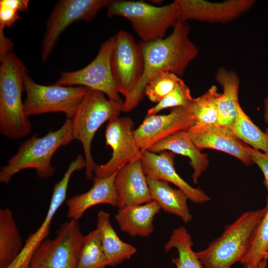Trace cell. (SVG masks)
Instances as JSON below:
<instances>
[{
	"instance_id": "1",
	"label": "cell",
	"mask_w": 268,
	"mask_h": 268,
	"mask_svg": "<svg viewBox=\"0 0 268 268\" xmlns=\"http://www.w3.org/2000/svg\"><path fill=\"white\" fill-rule=\"evenodd\" d=\"M190 32L188 23L178 20L168 37L149 43H138L144 59V71L137 85L125 99L123 112H130L138 106L146 85L157 74L168 71L179 77L184 75L199 53V49L189 38Z\"/></svg>"
},
{
	"instance_id": "2",
	"label": "cell",
	"mask_w": 268,
	"mask_h": 268,
	"mask_svg": "<svg viewBox=\"0 0 268 268\" xmlns=\"http://www.w3.org/2000/svg\"><path fill=\"white\" fill-rule=\"evenodd\" d=\"M73 140L71 119L67 118L59 129L49 131L43 136L35 134L23 142L7 164L1 167L0 183H9L15 174L28 168L35 169L40 179L51 177L56 170L51 164L53 155Z\"/></svg>"
},
{
	"instance_id": "3",
	"label": "cell",
	"mask_w": 268,
	"mask_h": 268,
	"mask_svg": "<svg viewBox=\"0 0 268 268\" xmlns=\"http://www.w3.org/2000/svg\"><path fill=\"white\" fill-rule=\"evenodd\" d=\"M0 63V132L7 138H20L29 134L32 129L22 101L26 69L22 61L11 52Z\"/></svg>"
},
{
	"instance_id": "4",
	"label": "cell",
	"mask_w": 268,
	"mask_h": 268,
	"mask_svg": "<svg viewBox=\"0 0 268 268\" xmlns=\"http://www.w3.org/2000/svg\"><path fill=\"white\" fill-rule=\"evenodd\" d=\"M265 207L245 212L225 226L222 234L207 248L196 252L205 268H230L244 258L251 247Z\"/></svg>"
},
{
	"instance_id": "5",
	"label": "cell",
	"mask_w": 268,
	"mask_h": 268,
	"mask_svg": "<svg viewBox=\"0 0 268 268\" xmlns=\"http://www.w3.org/2000/svg\"><path fill=\"white\" fill-rule=\"evenodd\" d=\"M177 0L164 6L142 0H111L107 6L108 17L121 16L131 22L133 30L144 43L165 38V34L178 21Z\"/></svg>"
},
{
	"instance_id": "6",
	"label": "cell",
	"mask_w": 268,
	"mask_h": 268,
	"mask_svg": "<svg viewBox=\"0 0 268 268\" xmlns=\"http://www.w3.org/2000/svg\"><path fill=\"white\" fill-rule=\"evenodd\" d=\"M99 91L88 89L71 119L72 132L74 139L81 143L86 162V179H93L96 164L91 155V143L100 127L106 121L119 117L123 112V103L107 98Z\"/></svg>"
},
{
	"instance_id": "7",
	"label": "cell",
	"mask_w": 268,
	"mask_h": 268,
	"mask_svg": "<svg viewBox=\"0 0 268 268\" xmlns=\"http://www.w3.org/2000/svg\"><path fill=\"white\" fill-rule=\"evenodd\" d=\"M24 87L26 96L23 107L26 117L63 112L67 118L71 119L89 89L81 86L41 85L33 80L27 73L24 77Z\"/></svg>"
},
{
	"instance_id": "8",
	"label": "cell",
	"mask_w": 268,
	"mask_h": 268,
	"mask_svg": "<svg viewBox=\"0 0 268 268\" xmlns=\"http://www.w3.org/2000/svg\"><path fill=\"white\" fill-rule=\"evenodd\" d=\"M83 237L78 221L63 223L54 239L47 238L36 249L28 268H76Z\"/></svg>"
},
{
	"instance_id": "9",
	"label": "cell",
	"mask_w": 268,
	"mask_h": 268,
	"mask_svg": "<svg viewBox=\"0 0 268 268\" xmlns=\"http://www.w3.org/2000/svg\"><path fill=\"white\" fill-rule=\"evenodd\" d=\"M114 42L115 36L104 42L95 59L84 68L74 71H62L56 84L65 86L86 87L103 92L111 100L123 103L111 68Z\"/></svg>"
},
{
	"instance_id": "10",
	"label": "cell",
	"mask_w": 268,
	"mask_h": 268,
	"mask_svg": "<svg viewBox=\"0 0 268 268\" xmlns=\"http://www.w3.org/2000/svg\"><path fill=\"white\" fill-rule=\"evenodd\" d=\"M111 0H61L55 5L46 24L42 40L41 61L46 62L63 31L71 24L93 19Z\"/></svg>"
},
{
	"instance_id": "11",
	"label": "cell",
	"mask_w": 268,
	"mask_h": 268,
	"mask_svg": "<svg viewBox=\"0 0 268 268\" xmlns=\"http://www.w3.org/2000/svg\"><path fill=\"white\" fill-rule=\"evenodd\" d=\"M144 66L143 56L139 43L128 32L120 30L115 36L111 68L118 92L125 99L140 81Z\"/></svg>"
},
{
	"instance_id": "12",
	"label": "cell",
	"mask_w": 268,
	"mask_h": 268,
	"mask_svg": "<svg viewBox=\"0 0 268 268\" xmlns=\"http://www.w3.org/2000/svg\"><path fill=\"white\" fill-rule=\"evenodd\" d=\"M134 127V121L127 117H116L108 121L105 133V144L112 148V156L105 164L96 165L95 176H109L129 163L141 159L142 152L135 141Z\"/></svg>"
},
{
	"instance_id": "13",
	"label": "cell",
	"mask_w": 268,
	"mask_h": 268,
	"mask_svg": "<svg viewBox=\"0 0 268 268\" xmlns=\"http://www.w3.org/2000/svg\"><path fill=\"white\" fill-rule=\"evenodd\" d=\"M195 123L188 107H178L172 108L166 115H147L134 130V135L139 148L143 152L170 135L188 131Z\"/></svg>"
},
{
	"instance_id": "14",
	"label": "cell",
	"mask_w": 268,
	"mask_h": 268,
	"mask_svg": "<svg viewBox=\"0 0 268 268\" xmlns=\"http://www.w3.org/2000/svg\"><path fill=\"white\" fill-rule=\"evenodd\" d=\"M85 166V160L80 154L77 155L74 161L71 162L63 178L54 187L49 207L42 224L34 233L29 235L20 253L6 268H28L33 253L38 246L47 239L53 217L66 199L71 176L75 171L82 170Z\"/></svg>"
},
{
	"instance_id": "15",
	"label": "cell",
	"mask_w": 268,
	"mask_h": 268,
	"mask_svg": "<svg viewBox=\"0 0 268 268\" xmlns=\"http://www.w3.org/2000/svg\"><path fill=\"white\" fill-rule=\"evenodd\" d=\"M178 20H196L209 23H226L237 19L256 3L254 0H228L211 2L203 0H177Z\"/></svg>"
},
{
	"instance_id": "16",
	"label": "cell",
	"mask_w": 268,
	"mask_h": 268,
	"mask_svg": "<svg viewBox=\"0 0 268 268\" xmlns=\"http://www.w3.org/2000/svg\"><path fill=\"white\" fill-rule=\"evenodd\" d=\"M188 133L197 147L200 150L212 149L231 155L246 166L254 163L251 155L246 150L245 144L225 126L196 124Z\"/></svg>"
},
{
	"instance_id": "17",
	"label": "cell",
	"mask_w": 268,
	"mask_h": 268,
	"mask_svg": "<svg viewBox=\"0 0 268 268\" xmlns=\"http://www.w3.org/2000/svg\"><path fill=\"white\" fill-rule=\"evenodd\" d=\"M175 154L163 151L154 153L149 150L142 152L141 162L147 178L171 183L183 191L189 200L196 203H203L210 198L200 188L190 185L176 172L175 168Z\"/></svg>"
},
{
	"instance_id": "18",
	"label": "cell",
	"mask_w": 268,
	"mask_h": 268,
	"mask_svg": "<svg viewBox=\"0 0 268 268\" xmlns=\"http://www.w3.org/2000/svg\"><path fill=\"white\" fill-rule=\"evenodd\" d=\"M140 159L129 163L117 172L114 186L119 197V208L152 201Z\"/></svg>"
},
{
	"instance_id": "19",
	"label": "cell",
	"mask_w": 268,
	"mask_h": 268,
	"mask_svg": "<svg viewBox=\"0 0 268 268\" xmlns=\"http://www.w3.org/2000/svg\"><path fill=\"white\" fill-rule=\"evenodd\" d=\"M117 172L105 177L95 176L92 179L93 186L88 191L66 201L67 216L69 220L78 221L87 209L98 204L118 207L119 197L114 186Z\"/></svg>"
},
{
	"instance_id": "20",
	"label": "cell",
	"mask_w": 268,
	"mask_h": 268,
	"mask_svg": "<svg viewBox=\"0 0 268 268\" xmlns=\"http://www.w3.org/2000/svg\"><path fill=\"white\" fill-rule=\"evenodd\" d=\"M147 150L154 153L168 151L188 157L193 169L192 179L195 184L209 165L207 154L201 152L197 147L187 131H181L170 135L154 144Z\"/></svg>"
},
{
	"instance_id": "21",
	"label": "cell",
	"mask_w": 268,
	"mask_h": 268,
	"mask_svg": "<svg viewBox=\"0 0 268 268\" xmlns=\"http://www.w3.org/2000/svg\"><path fill=\"white\" fill-rule=\"evenodd\" d=\"M160 209L152 200L143 204L119 208L115 218L123 231L132 236L146 237L153 231V219Z\"/></svg>"
},
{
	"instance_id": "22",
	"label": "cell",
	"mask_w": 268,
	"mask_h": 268,
	"mask_svg": "<svg viewBox=\"0 0 268 268\" xmlns=\"http://www.w3.org/2000/svg\"><path fill=\"white\" fill-rule=\"evenodd\" d=\"M215 79L223 89V92L217 101V124L229 128L237 117L238 106L240 104L238 100L239 78L235 72L221 67L217 70Z\"/></svg>"
},
{
	"instance_id": "23",
	"label": "cell",
	"mask_w": 268,
	"mask_h": 268,
	"mask_svg": "<svg viewBox=\"0 0 268 268\" xmlns=\"http://www.w3.org/2000/svg\"><path fill=\"white\" fill-rule=\"evenodd\" d=\"M98 231L107 265L114 267L130 259L136 252L134 246L123 241L113 228L108 213L100 210L97 214Z\"/></svg>"
},
{
	"instance_id": "24",
	"label": "cell",
	"mask_w": 268,
	"mask_h": 268,
	"mask_svg": "<svg viewBox=\"0 0 268 268\" xmlns=\"http://www.w3.org/2000/svg\"><path fill=\"white\" fill-rule=\"evenodd\" d=\"M152 200L164 211L179 217L185 223L191 221L192 216L188 206L189 200L180 189L172 188L168 182L147 178Z\"/></svg>"
},
{
	"instance_id": "25",
	"label": "cell",
	"mask_w": 268,
	"mask_h": 268,
	"mask_svg": "<svg viewBox=\"0 0 268 268\" xmlns=\"http://www.w3.org/2000/svg\"><path fill=\"white\" fill-rule=\"evenodd\" d=\"M22 238L11 211L0 209V268H6L23 248Z\"/></svg>"
},
{
	"instance_id": "26",
	"label": "cell",
	"mask_w": 268,
	"mask_h": 268,
	"mask_svg": "<svg viewBox=\"0 0 268 268\" xmlns=\"http://www.w3.org/2000/svg\"><path fill=\"white\" fill-rule=\"evenodd\" d=\"M191 235L183 226L175 229L164 246L166 252L172 248L177 249L178 256L172 259L177 268H203L200 259L193 249Z\"/></svg>"
},
{
	"instance_id": "27",
	"label": "cell",
	"mask_w": 268,
	"mask_h": 268,
	"mask_svg": "<svg viewBox=\"0 0 268 268\" xmlns=\"http://www.w3.org/2000/svg\"><path fill=\"white\" fill-rule=\"evenodd\" d=\"M229 129L238 138L251 147L268 153V135L252 122L240 104L237 117Z\"/></svg>"
},
{
	"instance_id": "28",
	"label": "cell",
	"mask_w": 268,
	"mask_h": 268,
	"mask_svg": "<svg viewBox=\"0 0 268 268\" xmlns=\"http://www.w3.org/2000/svg\"><path fill=\"white\" fill-rule=\"evenodd\" d=\"M215 85H212L204 94L193 98L188 107L196 124H217L218 121V99L220 95Z\"/></svg>"
},
{
	"instance_id": "29",
	"label": "cell",
	"mask_w": 268,
	"mask_h": 268,
	"mask_svg": "<svg viewBox=\"0 0 268 268\" xmlns=\"http://www.w3.org/2000/svg\"><path fill=\"white\" fill-rule=\"evenodd\" d=\"M108 266L97 229L83 236L78 253L76 268H105Z\"/></svg>"
},
{
	"instance_id": "30",
	"label": "cell",
	"mask_w": 268,
	"mask_h": 268,
	"mask_svg": "<svg viewBox=\"0 0 268 268\" xmlns=\"http://www.w3.org/2000/svg\"><path fill=\"white\" fill-rule=\"evenodd\" d=\"M265 208V213L256 230L249 250L240 262L244 268H256L264 259L268 249V196Z\"/></svg>"
},
{
	"instance_id": "31",
	"label": "cell",
	"mask_w": 268,
	"mask_h": 268,
	"mask_svg": "<svg viewBox=\"0 0 268 268\" xmlns=\"http://www.w3.org/2000/svg\"><path fill=\"white\" fill-rule=\"evenodd\" d=\"M181 79L170 72H160L148 82L144 88V95L151 102L158 103L175 88Z\"/></svg>"
},
{
	"instance_id": "32",
	"label": "cell",
	"mask_w": 268,
	"mask_h": 268,
	"mask_svg": "<svg viewBox=\"0 0 268 268\" xmlns=\"http://www.w3.org/2000/svg\"><path fill=\"white\" fill-rule=\"evenodd\" d=\"M193 99L190 88L181 79L170 93L148 110L147 115L157 114L161 111L168 108L187 107Z\"/></svg>"
},
{
	"instance_id": "33",
	"label": "cell",
	"mask_w": 268,
	"mask_h": 268,
	"mask_svg": "<svg viewBox=\"0 0 268 268\" xmlns=\"http://www.w3.org/2000/svg\"><path fill=\"white\" fill-rule=\"evenodd\" d=\"M27 0H1L0 1V28H9L21 17L19 12L28 10Z\"/></svg>"
},
{
	"instance_id": "34",
	"label": "cell",
	"mask_w": 268,
	"mask_h": 268,
	"mask_svg": "<svg viewBox=\"0 0 268 268\" xmlns=\"http://www.w3.org/2000/svg\"><path fill=\"white\" fill-rule=\"evenodd\" d=\"M245 147L251 155L254 163L256 164L262 171L265 178L264 184L268 194V153L255 149L245 144Z\"/></svg>"
},
{
	"instance_id": "35",
	"label": "cell",
	"mask_w": 268,
	"mask_h": 268,
	"mask_svg": "<svg viewBox=\"0 0 268 268\" xmlns=\"http://www.w3.org/2000/svg\"><path fill=\"white\" fill-rule=\"evenodd\" d=\"M3 29H0V61L4 58L12 49L13 44L8 38H6L3 33Z\"/></svg>"
},
{
	"instance_id": "36",
	"label": "cell",
	"mask_w": 268,
	"mask_h": 268,
	"mask_svg": "<svg viewBox=\"0 0 268 268\" xmlns=\"http://www.w3.org/2000/svg\"><path fill=\"white\" fill-rule=\"evenodd\" d=\"M264 120L265 122L268 125V96L264 100Z\"/></svg>"
},
{
	"instance_id": "37",
	"label": "cell",
	"mask_w": 268,
	"mask_h": 268,
	"mask_svg": "<svg viewBox=\"0 0 268 268\" xmlns=\"http://www.w3.org/2000/svg\"><path fill=\"white\" fill-rule=\"evenodd\" d=\"M268 260L264 259L256 268H267Z\"/></svg>"
},
{
	"instance_id": "38",
	"label": "cell",
	"mask_w": 268,
	"mask_h": 268,
	"mask_svg": "<svg viewBox=\"0 0 268 268\" xmlns=\"http://www.w3.org/2000/svg\"><path fill=\"white\" fill-rule=\"evenodd\" d=\"M264 259L268 260V249L264 255Z\"/></svg>"
},
{
	"instance_id": "39",
	"label": "cell",
	"mask_w": 268,
	"mask_h": 268,
	"mask_svg": "<svg viewBox=\"0 0 268 268\" xmlns=\"http://www.w3.org/2000/svg\"><path fill=\"white\" fill-rule=\"evenodd\" d=\"M265 133L268 135V128L266 129Z\"/></svg>"
}]
</instances>
